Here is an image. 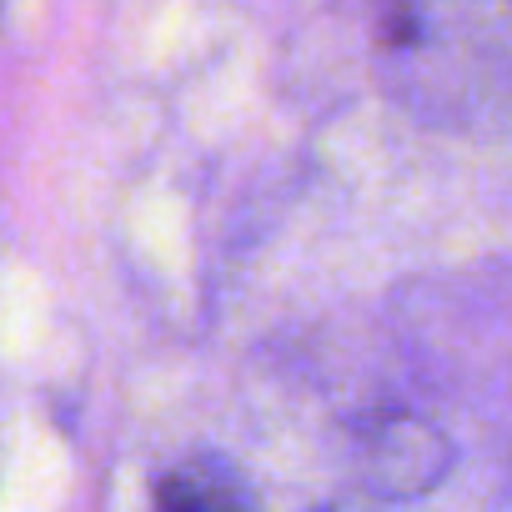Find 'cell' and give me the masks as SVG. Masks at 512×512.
Instances as JSON below:
<instances>
[{"label":"cell","instance_id":"1","mask_svg":"<svg viewBox=\"0 0 512 512\" xmlns=\"http://www.w3.org/2000/svg\"><path fill=\"white\" fill-rule=\"evenodd\" d=\"M151 512H256V502L231 462L196 452L156 477Z\"/></svg>","mask_w":512,"mask_h":512}]
</instances>
